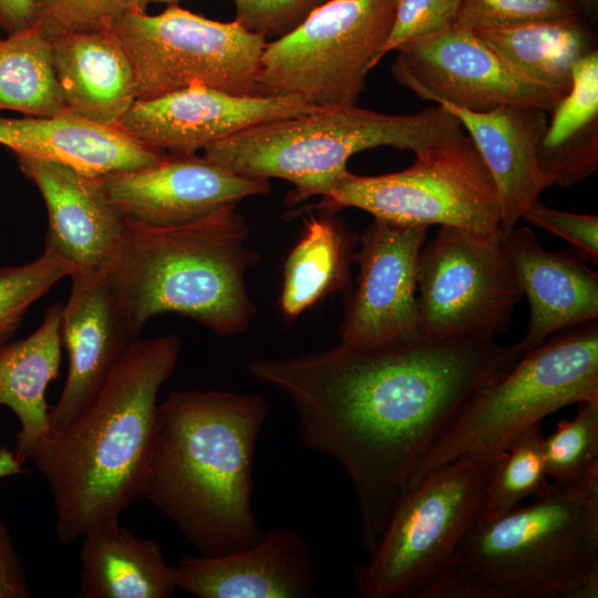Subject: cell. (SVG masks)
Listing matches in <instances>:
<instances>
[{
  "label": "cell",
  "instance_id": "40",
  "mask_svg": "<svg viewBox=\"0 0 598 598\" xmlns=\"http://www.w3.org/2000/svg\"><path fill=\"white\" fill-rule=\"evenodd\" d=\"M584 11L594 14L598 8V0H574Z\"/></svg>",
  "mask_w": 598,
  "mask_h": 598
},
{
  "label": "cell",
  "instance_id": "25",
  "mask_svg": "<svg viewBox=\"0 0 598 598\" xmlns=\"http://www.w3.org/2000/svg\"><path fill=\"white\" fill-rule=\"evenodd\" d=\"M62 308L50 306L34 332L0 347V405L19 420L14 453L21 463L51 430L45 390L59 377Z\"/></svg>",
  "mask_w": 598,
  "mask_h": 598
},
{
  "label": "cell",
  "instance_id": "10",
  "mask_svg": "<svg viewBox=\"0 0 598 598\" xmlns=\"http://www.w3.org/2000/svg\"><path fill=\"white\" fill-rule=\"evenodd\" d=\"M317 210L354 207L401 226L454 227L501 240L502 210L494 181L468 135L415 156L406 169L378 176L348 172Z\"/></svg>",
  "mask_w": 598,
  "mask_h": 598
},
{
  "label": "cell",
  "instance_id": "7",
  "mask_svg": "<svg viewBox=\"0 0 598 598\" xmlns=\"http://www.w3.org/2000/svg\"><path fill=\"white\" fill-rule=\"evenodd\" d=\"M598 400V324L549 337L464 403L416 463L408 484L467 453L498 454L529 426L570 404Z\"/></svg>",
  "mask_w": 598,
  "mask_h": 598
},
{
  "label": "cell",
  "instance_id": "27",
  "mask_svg": "<svg viewBox=\"0 0 598 598\" xmlns=\"http://www.w3.org/2000/svg\"><path fill=\"white\" fill-rule=\"evenodd\" d=\"M579 14L473 31L520 75L564 96L573 66L591 51Z\"/></svg>",
  "mask_w": 598,
  "mask_h": 598
},
{
  "label": "cell",
  "instance_id": "39",
  "mask_svg": "<svg viewBox=\"0 0 598 598\" xmlns=\"http://www.w3.org/2000/svg\"><path fill=\"white\" fill-rule=\"evenodd\" d=\"M22 464L14 452L0 447V478L23 473Z\"/></svg>",
  "mask_w": 598,
  "mask_h": 598
},
{
  "label": "cell",
  "instance_id": "1",
  "mask_svg": "<svg viewBox=\"0 0 598 598\" xmlns=\"http://www.w3.org/2000/svg\"><path fill=\"white\" fill-rule=\"evenodd\" d=\"M520 357L516 344L494 339H421L374 349L339 343L256 359L247 370L288 396L303 444L346 472L371 555L419 460L471 395Z\"/></svg>",
  "mask_w": 598,
  "mask_h": 598
},
{
  "label": "cell",
  "instance_id": "3",
  "mask_svg": "<svg viewBox=\"0 0 598 598\" xmlns=\"http://www.w3.org/2000/svg\"><path fill=\"white\" fill-rule=\"evenodd\" d=\"M182 349L178 336L135 339L91 404L52 429L29 458L48 483L60 543L120 523L140 498V483L158 423L157 396Z\"/></svg>",
  "mask_w": 598,
  "mask_h": 598
},
{
  "label": "cell",
  "instance_id": "8",
  "mask_svg": "<svg viewBox=\"0 0 598 598\" xmlns=\"http://www.w3.org/2000/svg\"><path fill=\"white\" fill-rule=\"evenodd\" d=\"M501 453L464 454L409 488L369 561L354 569L357 595L420 598L478 518L491 466Z\"/></svg>",
  "mask_w": 598,
  "mask_h": 598
},
{
  "label": "cell",
  "instance_id": "19",
  "mask_svg": "<svg viewBox=\"0 0 598 598\" xmlns=\"http://www.w3.org/2000/svg\"><path fill=\"white\" fill-rule=\"evenodd\" d=\"M177 588L198 598H302L318 594L311 551L295 530L266 532L251 547L217 556H185Z\"/></svg>",
  "mask_w": 598,
  "mask_h": 598
},
{
  "label": "cell",
  "instance_id": "12",
  "mask_svg": "<svg viewBox=\"0 0 598 598\" xmlns=\"http://www.w3.org/2000/svg\"><path fill=\"white\" fill-rule=\"evenodd\" d=\"M523 292L501 240L440 226L417 259V308L424 340L494 339Z\"/></svg>",
  "mask_w": 598,
  "mask_h": 598
},
{
  "label": "cell",
  "instance_id": "28",
  "mask_svg": "<svg viewBox=\"0 0 598 598\" xmlns=\"http://www.w3.org/2000/svg\"><path fill=\"white\" fill-rule=\"evenodd\" d=\"M52 116L66 111L56 81L51 41L37 25L0 38V111Z\"/></svg>",
  "mask_w": 598,
  "mask_h": 598
},
{
  "label": "cell",
  "instance_id": "20",
  "mask_svg": "<svg viewBox=\"0 0 598 598\" xmlns=\"http://www.w3.org/2000/svg\"><path fill=\"white\" fill-rule=\"evenodd\" d=\"M517 283L529 305L523 353L553 334L598 319V275L579 255L545 249L534 231L514 228L502 239Z\"/></svg>",
  "mask_w": 598,
  "mask_h": 598
},
{
  "label": "cell",
  "instance_id": "21",
  "mask_svg": "<svg viewBox=\"0 0 598 598\" xmlns=\"http://www.w3.org/2000/svg\"><path fill=\"white\" fill-rule=\"evenodd\" d=\"M468 133L496 186L506 236L529 204L554 185L540 164V146L547 130L546 112L536 107L503 105L473 112L439 103Z\"/></svg>",
  "mask_w": 598,
  "mask_h": 598
},
{
  "label": "cell",
  "instance_id": "17",
  "mask_svg": "<svg viewBox=\"0 0 598 598\" xmlns=\"http://www.w3.org/2000/svg\"><path fill=\"white\" fill-rule=\"evenodd\" d=\"M70 277L61 318L69 370L61 395L49 410L52 429L69 425L91 404L133 341L105 272L74 270Z\"/></svg>",
  "mask_w": 598,
  "mask_h": 598
},
{
  "label": "cell",
  "instance_id": "37",
  "mask_svg": "<svg viewBox=\"0 0 598 598\" xmlns=\"http://www.w3.org/2000/svg\"><path fill=\"white\" fill-rule=\"evenodd\" d=\"M27 575L12 537L0 517V598H28Z\"/></svg>",
  "mask_w": 598,
  "mask_h": 598
},
{
  "label": "cell",
  "instance_id": "38",
  "mask_svg": "<svg viewBox=\"0 0 598 598\" xmlns=\"http://www.w3.org/2000/svg\"><path fill=\"white\" fill-rule=\"evenodd\" d=\"M34 0H0V30L7 35L35 25Z\"/></svg>",
  "mask_w": 598,
  "mask_h": 598
},
{
  "label": "cell",
  "instance_id": "24",
  "mask_svg": "<svg viewBox=\"0 0 598 598\" xmlns=\"http://www.w3.org/2000/svg\"><path fill=\"white\" fill-rule=\"evenodd\" d=\"M80 561L85 598H168L177 588L175 567L161 546L120 523L85 534Z\"/></svg>",
  "mask_w": 598,
  "mask_h": 598
},
{
  "label": "cell",
  "instance_id": "4",
  "mask_svg": "<svg viewBox=\"0 0 598 598\" xmlns=\"http://www.w3.org/2000/svg\"><path fill=\"white\" fill-rule=\"evenodd\" d=\"M598 467L535 501L476 519L420 598H597Z\"/></svg>",
  "mask_w": 598,
  "mask_h": 598
},
{
  "label": "cell",
  "instance_id": "5",
  "mask_svg": "<svg viewBox=\"0 0 598 598\" xmlns=\"http://www.w3.org/2000/svg\"><path fill=\"white\" fill-rule=\"evenodd\" d=\"M237 205L174 227L126 221L104 272L131 339L146 322L174 312L223 337L245 332L257 313L246 272L259 261Z\"/></svg>",
  "mask_w": 598,
  "mask_h": 598
},
{
  "label": "cell",
  "instance_id": "9",
  "mask_svg": "<svg viewBox=\"0 0 598 598\" xmlns=\"http://www.w3.org/2000/svg\"><path fill=\"white\" fill-rule=\"evenodd\" d=\"M396 0H329L301 24L267 40L257 95L296 96L315 109L355 105L390 33Z\"/></svg>",
  "mask_w": 598,
  "mask_h": 598
},
{
  "label": "cell",
  "instance_id": "34",
  "mask_svg": "<svg viewBox=\"0 0 598 598\" xmlns=\"http://www.w3.org/2000/svg\"><path fill=\"white\" fill-rule=\"evenodd\" d=\"M461 0H396L390 33L379 61L400 45L437 33L455 23Z\"/></svg>",
  "mask_w": 598,
  "mask_h": 598
},
{
  "label": "cell",
  "instance_id": "23",
  "mask_svg": "<svg viewBox=\"0 0 598 598\" xmlns=\"http://www.w3.org/2000/svg\"><path fill=\"white\" fill-rule=\"evenodd\" d=\"M51 41L52 64L66 111L115 127L136 100L135 74L110 29L71 32Z\"/></svg>",
  "mask_w": 598,
  "mask_h": 598
},
{
  "label": "cell",
  "instance_id": "30",
  "mask_svg": "<svg viewBox=\"0 0 598 598\" xmlns=\"http://www.w3.org/2000/svg\"><path fill=\"white\" fill-rule=\"evenodd\" d=\"M577 405L571 420L544 437L546 473L554 484H575L598 467V400Z\"/></svg>",
  "mask_w": 598,
  "mask_h": 598
},
{
  "label": "cell",
  "instance_id": "33",
  "mask_svg": "<svg viewBox=\"0 0 598 598\" xmlns=\"http://www.w3.org/2000/svg\"><path fill=\"white\" fill-rule=\"evenodd\" d=\"M574 0H461L455 24L506 27L581 13Z\"/></svg>",
  "mask_w": 598,
  "mask_h": 598
},
{
  "label": "cell",
  "instance_id": "11",
  "mask_svg": "<svg viewBox=\"0 0 598 598\" xmlns=\"http://www.w3.org/2000/svg\"><path fill=\"white\" fill-rule=\"evenodd\" d=\"M110 30L133 65L136 100L190 86L255 94L267 39L235 20L216 21L173 4L155 16L131 11Z\"/></svg>",
  "mask_w": 598,
  "mask_h": 598
},
{
  "label": "cell",
  "instance_id": "13",
  "mask_svg": "<svg viewBox=\"0 0 598 598\" xmlns=\"http://www.w3.org/2000/svg\"><path fill=\"white\" fill-rule=\"evenodd\" d=\"M395 80L422 99L473 112L503 105L551 113L563 96L512 69L472 29L457 24L400 45Z\"/></svg>",
  "mask_w": 598,
  "mask_h": 598
},
{
  "label": "cell",
  "instance_id": "22",
  "mask_svg": "<svg viewBox=\"0 0 598 598\" xmlns=\"http://www.w3.org/2000/svg\"><path fill=\"white\" fill-rule=\"evenodd\" d=\"M0 144L17 156L44 158L101 177L159 162L164 156L122 131L70 112L52 116L0 115Z\"/></svg>",
  "mask_w": 598,
  "mask_h": 598
},
{
  "label": "cell",
  "instance_id": "15",
  "mask_svg": "<svg viewBox=\"0 0 598 598\" xmlns=\"http://www.w3.org/2000/svg\"><path fill=\"white\" fill-rule=\"evenodd\" d=\"M318 110L296 96L190 86L135 100L115 127L159 154L192 155L254 125Z\"/></svg>",
  "mask_w": 598,
  "mask_h": 598
},
{
  "label": "cell",
  "instance_id": "31",
  "mask_svg": "<svg viewBox=\"0 0 598 598\" xmlns=\"http://www.w3.org/2000/svg\"><path fill=\"white\" fill-rule=\"evenodd\" d=\"M73 267L45 248L35 260L0 269V347L9 342L28 309Z\"/></svg>",
  "mask_w": 598,
  "mask_h": 598
},
{
  "label": "cell",
  "instance_id": "36",
  "mask_svg": "<svg viewBox=\"0 0 598 598\" xmlns=\"http://www.w3.org/2000/svg\"><path fill=\"white\" fill-rule=\"evenodd\" d=\"M520 218L565 239L581 258L598 262L597 216L557 210L536 199Z\"/></svg>",
  "mask_w": 598,
  "mask_h": 598
},
{
  "label": "cell",
  "instance_id": "41",
  "mask_svg": "<svg viewBox=\"0 0 598 598\" xmlns=\"http://www.w3.org/2000/svg\"><path fill=\"white\" fill-rule=\"evenodd\" d=\"M181 0H138V8L141 11H145L146 7L151 3H165L167 6L177 4Z\"/></svg>",
  "mask_w": 598,
  "mask_h": 598
},
{
  "label": "cell",
  "instance_id": "32",
  "mask_svg": "<svg viewBox=\"0 0 598 598\" xmlns=\"http://www.w3.org/2000/svg\"><path fill=\"white\" fill-rule=\"evenodd\" d=\"M35 25L50 40L71 32L110 29L123 14L140 10L138 0H34Z\"/></svg>",
  "mask_w": 598,
  "mask_h": 598
},
{
  "label": "cell",
  "instance_id": "2",
  "mask_svg": "<svg viewBox=\"0 0 598 598\" xmlns=\"http://www.w3.org/2000/svg\"><path fill=\"white\" fill-rule=\"evenodd\" d=\"M261 395L176 391L158 423L140 483L200 555L245 549L264 536L251 511L256 441L268 414Z\"/></svg>",
  "mask_w": 598,
  "mask_h": 598
},
{
  "label": "cell",
  "instance_id": "26",
  "mask_svg": "<svg viewBox=\"0 0 598 598\" xmlns=\"http://www.w3.org/2000/svg\"><path fill=\"white\" fill-rule=\"evenodd\" d=\"M310 213L283 266L279 309L288 321L336 292L349 293L357 237L333 212Z\"/></svg>",
  "mask_w": 598,
  "mask_h": 598
},
{
  "label": "cell",
  "instance_id": "29",
  "mask_svg": "<svg viewBox=\"0 0 598 598\" xmlns=\"http://www.w3.org/2000/svg\"><path fill=\"white\" fill-rule=\"evenodd\" d=\"M542 424L536 423L503 451L491 466L477 519L493 520L528 496H538L548 486Z\"/></svg>",
  "mask_w": 598,
  "mask_h": 598
},
{
  "label": "cell",
  "instance_id": "6",
  "mask_svg": "<svg viewBox=\"0 0 598 598\" xmlns=\"http://www.w3.org/2000/svg\"><path fill=\"white\" fill-rule=\"evenodd\" d=\"M464 135L457 118L437 104L400 115L351 105L254 125L203 153L241 176L288 181L293 187L285 203L295 206L331 193L349 172V158L358 152L390 146L420 156L454 144Z\"/></svg>",
  "mask_w": 598,
  "mask_h": 598
},
{
  "label": "cell",
  "instance_id": "35",
  "mask_svg": "<svg viewBox=\"0 0 598 598\" xmlns=\"http://www.w3.org/2000/svg\"><path fill=\"white\" fill-rule=\"evenodd\" d=\"M329 0H234L235 21L268 39L282 37Z\"/></svg>",
  "mask_w": 598,
  "mask_h": 598
},
{
  "label": "cell",
  "instance_id": "14",
  "mask_svg": "<svg viewBox=\"0 0 598 598\" xmlns=\"http://www.w3.org/2000/svg\"><path fill=\"white\" fill-rule=\"evenodd\" d=\"M426 226L374 219L360 237L352 261L359 266L348 293L340 344L374 349L422 339L417 308V259Z\"/></svg>",
  "mask_w": 598,
  "mask_h": 598
},
{
  "label": "cell",
  "instance_id": "18",
  "mask_svg": "<svg viewBox=\"0 0 598 598\" xmlns=\"http://www.w3.org/2000/svg\"><path fill=\"white\" fill-rule=\"evenodd\" d=\"M17 159L47 206L45 248L71 264L73 271H104L126 220L101 178L50 159L23 155Z\"/></svg>",
  "mask_w": 598,
  "mask_h": 598
},
{
  "label": "cell",
  "instance_id": "16",
  "mask_svg": "<svg viewBox=\"0 0 598 598\" xmlns=\"http://www.w3.org/2000/svg\"><path fill=\"white\" fill-rule=\"evenodd\" d=\"M100 178L126 221L150 227L189 224L270 190L268 179L235 174L204 154L166 155L155 164Z\"/></svg>",
  "mask_w": 598,
  "mask_h": 598
}]
</instances>
